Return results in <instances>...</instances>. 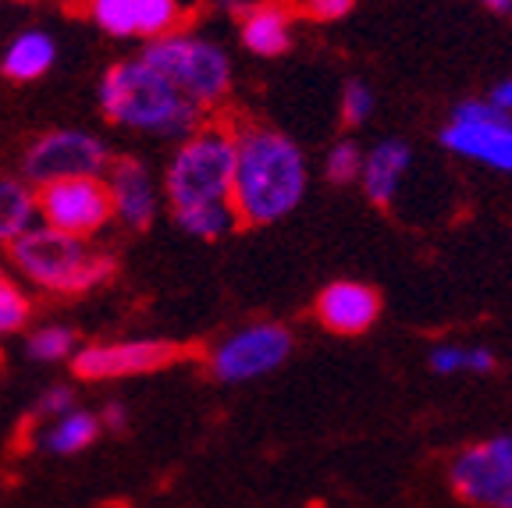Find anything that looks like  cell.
Returning a JSON list of instances; mask_svg holds the SVG:
<instances>
[{"instance_id": "obj_1", "label": "cell", "mask_w": 512, "mask_h": 508, "mask_svg": "<svg viewBox=\"0 0 512 508\" xmlns=\"http://www.w3.org/2000/svg\"><path fill=\"white\" fill-rule=\"evenodd\" d=\"M310 164L296 139L267 125L235 128V182L232 207L239 224L264 228L303 203Z\"/></svg>"}, {"instance_id": "obj_2", "label": "cell", "mask_w": 512, "mask_h": 508, "mask_svg": "<svg viewBox=\"0 0 512 508\" xmlns=\"http://www.w3.org/2000/svg\"><path fill=\"white\" fill-rule=\"evenodd\" d=\"M96 100L111 125L175 139V143H182L185 135L203 125L200 107H192L168 79H160L139 57L111 64L100 79Z\"/></svg>"}, {"instance_id": "obj_3", "label": "cell", "mask_w": 512, "mask_h": 508, "mask_svg": "<svg viewBox=\"0 0 512 508\" xmlns=\"http://www.w3.org/2000/svg\"><path fill=\"white\" fill-rule=\"evenodd\" d=\"M11 263L25 281L50 295H82L107 285L114 278V256L107 249H96L89 239H75L47 224H32L22 239L8 246Z\"/></svg>"}, {"instance_id": "obj_4", "label": "cell", "mask_w": 512, "mask_h": 508, "mask_svg": "<svg viewBox=\"0 0 512 508\" xmlns=\"http://www.w3.org/2000/svg\"><path fill=\"white\" fill-rule=\"evenodd\" d=\"M235 182V128L221 121H203L175 146L160 192L178 207H200V203H232Z\"/></svg>"}, {"instance_id": "obj_5", "label": "cell", "mask_w": 512, "mask_h": 508, "mask_svg": "<svg viewBox=\"0 0 512 508\" xmlns=\"http://www.w3.org/2000/svg\"><path fill=\"white\" fill-rule=\"evenodd\" d=\"M139 61L150 64L160 79H168L200 111H214L232 93V57L214 40L196 36V32L175 29L168 36L146 40V47L139 50Z\"/></svg>"}, {"instance_id": "obj_6", "label": "cell", "mask_w": 512, "mask_h": 508, "mask_svg": "<svg viewBox=\"0 0 512 508\" xmlns=\"http://www.w3.org/2000/svg\"><path fill=\"white\" fill-rule=\"evenodd\" d=\"M111 160V150L100 135L82 132V128H54L25 146L22 178L32 189L64 182V178H104Z\"/></svg>"}, {"instance_id": "obj_7", "label": "cell", "mask_w": 512, "mask_h": 508, "mask_svg": "<svg viewBox=\"0 0 512 508\" xmlns=\"http://www.w3.org/2000/svg\"><path fill=\"white\" fill-rule=\"evenodd\" d=\"M292 331L278 320H256L239 331L224 334L210 349L207 366L221 384H249L274 374L288 356H292Z\"/></svg>"}, {"instance_id": "obj_8", "label": "cell", "mask_w": 512, "mask_h": 508, "mask_svg": "<svg viewBox=\"0 0 512 508\" xmlns=\"http://www.w3.org/2000/svg\"><path fill=\"white\" fill-rule=\"evenodd\" d=\"M441 146L473 164L512 175V118L488 100H466L441 128Z\"/></svg>"}, {"instance_id": "obj_9", "label": "cell", "mask_w": 512, "mask_h": 508, "mask_svg": "<svg viewBox=\"0 0 512 508\" xmlns=\"http://www.w3.org/2000/svg\"><path fill=\"white\" fill-rule=\"evenodd\" d=\"M448 484L473 508H512V434L466 445L448 466Z\"/></svg>"}, {"instance_id": "obj_10", "label": "cell", "mask_w": 512, "mask_h": 508, "mask_svg": "<svg viewBox=\"0 0 512 508\" xmlns=\"http://www.w3.org/2000/svg\"><path fill=\"white\" fill-rule=\"evenodd\" d=\"M36 214L47 228L75 239H93L114 221L111 192L104 178H64L36 189Z\"/></svg>"}, {"instance_id": "obj_11", "label": "cell", "mask_w": 512, "mask_h": 508, "mask_svg": "<svg viewBox=\"0 0 512 508\" xmlns=\"http://www.w3.org/2000/svg\"><path fill=\"white\" fill-rule=\"evenodd\" d=\"M185 349L164 338H128V342H96L82 345L72 356V374L79 381H121V377L157 374L175 359H182Z\"/></svg>"}, {"instance_id": "obj_12", "label": "cell", "mask_w": 512, "mask_h": 508, "mask_svg": "<svg viewBox=\"0 0 512 508\" xmlns=\"http://www.w3.org/2000/svg\"><path fill=\"white\" fill-rule=\"evenodd\" d=\"M107 192H111V207L114 217L125 224L128 231H146L153 228L160 214V203H164V192H160L153 171L136 157H118L107 164L104 171Z\"/></svg>"}, {"instance_id": "obj_13", "label": "cell", "mask_w": 512, "mask_h": 508, "mask_svg": "<svg viewBox=\"0 0 512 508\" xmlns=\"http://www.w3.org/2000/svg\"><path fill=\"white\" fill-rule=\"evenodd\" d=\"M313 313L335 334H363L381 317V295L363 281H331L313 302Z\"/></svg>"}, {"instance_id": "obj_14", "label": "cell", "mask_w": 512, "mask_h": 508, "mask_svg": "<svg viewBox=\"0 0 512 508\" xmlns=\"http://www.w3.org/2000/svg\"><path fill=\"white\" fill-rule=\"evenodd\" d=\"M409 167H413V150L406 139H381L374 150L363 153L360 185L363 196L377 207H392L399 199V189L406 182Z\"/></svg>"}, {"instance_id": "obj_15", "label": "cell", "mask_w": 512, "mask_h": 508, "mask_svg": "<svg viewBox=\"0 0 512 508\" xmlns=\"http://www.w3.org/2000/svg\"><path fill=\"white\" fill-rule=\"evenodd\" d=\"M242 47L256 57H281L292 47V11L285 4H253L239 22Z\"/></svg>"}, {"instance_id": "obj_16", "label": "cell", "mask_w": 512, "mask_h": 508, "mask_svg": "<svg viewBox=\"0 0 512 508\" xmlns=\"http://www.w3.org/2000/svg\"><path fill=\"white\" fill-rule=\"evenodd\" d=\"M54 61H57L54 36L43 29H25L8 43L4 61H0V72L8 75L11 82H36L54 68Z\"/></svg>"}, {"instance_id": "obj_17", "label": "cell", "mask_w": 512, "mask_h": 508, "mask_svg": "<svg viewBox=\"0 0 512 508\" xmlns=\"http://www.w3.org/2000/svg\"><path fill=\"white\" fill-rule=\"evenodd\" d=\"M100 416L86 413V409H68L64 416L50 420L40 434V448L47 455H75L82 448H89L100 434Z\"/></svg>"}, {"instance_id": "obj_18", "label": "cell", "mask_w": 512, "mask_h": 508, "mask_svg": "<svg viewBox=\"0 0 512 508\" xmlns=\"http://www.w3.org/2000/svg\"><path fill=\"white\" fill-rule=\"evenodd\" d=\"M36 217H40L36 214V189L25 178H0V246L22 239Z\"/></svg>"}, {"instance_id": "obj_19", "label": "cell", "mask_w": 512, "mask_h": 508, "mask_svg": "<svg viewBox=\"0 0 512 508\" xmlns=\"http://www.w3.org/2000/svg\"><path fill=\"white\" fill-rule=\"evenodd\" d=\"M431 370L438 377H456V374H473L484 377L495 370V352L488 345H434L431 356H427Z\"/></svg>"}, {"instance_id": "obj_20", "label": "cell", "mask_w": 512, "mask_h": 508, "mask_svg": "<svg viewBox=\"0 0 512 508\" xmlns=\"http://www.w3.org/2000/svg\"><path fill=\"white\" fill-rule=\"evenodd\" d=\"M171 217H175V224L185 231V235H192V239H203V242L221 239V235H228V231L239 224L232 203H200V207H178V210H171Z\"/></svg>"}, {"instance_id": "obj_21", "label": "cell", "mask_w": 512, "mask_h": 508, "mask_svg": "<svg viewBox=\"0 0 512 508\" xmlns=\"http://www.w3.org/2000/svg\"><path fill=\"white\" fill-rule=\"evenodd\" d=\"M82 15L107 36H136V0H82Z\"/></svg>"}, {"instance_id": "obj_22", "label": "cell", "mask_w": 512, "mask_h": 508, "mask_svg": "<svg viewBox=\"0 0 512 508\" xmlns=\"http://www.w3.org/2000/svg\"><path fill=\"white\" fill-rule=\"evenodd\" d=\"M182 22V4L178 0H136V36L139 40H157L168 36Z\"/></svg>"}, {"instance_id": "obj_23", "label": "cell", "mask_w": 512, "mask_h": 508, "mask_svg": "<svg viewBox=\"0 0 512 508\" xmlns=\"http://www.w3.org/2000/svg\"><path fill=\"white\" fill-rule=\"evenodd\" d=\"M75 331L64 324H47L40 331H32V338L25 342V352L32 359H40V363H61V359H72L75 356Z\"/></svg>"}, {"instance_id": "obj_24", "label": "cell", "mask_w": 512, "mask_h": 508, "mask_svg": "<svg viewBox=\"0 0 512 508\" xmlns=\"http://www.w3.org/2000/svg\"><path fill=\"white\" fill-rule=\"evenodd\" d=\"M32 317V302L15 281L0 270V338H8V334H18Z\"/></svg>"}, {"instance_id": "obj_25", "label": "cell", "mask_w": 512, "mask_h": 508, "mask_svg": "<svg viewBox=\"0 0 512 508\" xmlns=\"http://www.w3.org/2000/svg\"><path fill=\"white\" fill-rule=\"evenodd\" d=\"M360 167H363V150L349 139L335 143L324 157V175L328 182L335 185H349V182H360Z\"/></svg>"}, {"instance_id": "obj_26", "label": "cell", "mask_w": 512, "mask_h": 508, "mask_svg": "<svg viewBox=\"0 0 512 508\" xmlns=\"http://www.w3.org/2000/svg\"><path fill=\"white\" fill-rule=\"evenodd\" d=\"M374 104H377V96H374V89H370L367 82L352 79V82H345V86H342V100H338V111H342V121L349 128L363 125V121H367L370 114H374Z\"/></svg>"}, {"instance_id": "obj_27", "label": "cell", "mask_w": 512, "mask_h": 508, "mask_svg": "<svg viewBox=\"0 0 512 508\" xmlns=\"http://www.w3.org/2000/svg\"><path fill=\"white\" fill-rule=\"evenodd\" d=\"M352 8H356V0H306V15L317 22H342Z\"/></svg>"}, {"instance_id": "obj_28", "label": "cell", "mask_w": 512, "mask_h": 508, "mask_svg": "<svg viewBox=\"0 0 512 508\" xmlns=\"http://www.w3.org/2000/svg\"><path fill=\"white\" fill-rule=\"evenodd\" d=\"M68 409H72V391L57 384V388H47V391H43L40 409H36V413H40L43 420H57V416H64Z\"/></svg>"}, {"instance_id": "obj_29", "label": "cell", "mask_w": 512, "mask_h": 508, "mask_svg": "<svg viewBox=\"0 0 512 508\" xmlns=\"http://www.w3.org/2000/svg\"><path fill=\"white\" fill-rule=\"evenodd\" d=\"M488 104H491V107H498V111L509 114V118H512V79H502L495 89H491Z\"/></svg>"}, {"instance_id": "obj_30", "label": "cell", "mask_w": 512, "mask_h": 508, "mask_svg": "<svg viewBox=\"0 0 512 508\" xmlns=\"http://www.w3.org/2000/svg\"><path fill=\"white\" fill-rule=\"evenodd\" d=\"M125 420H128V413L121 409V405H107L104 413H100V427H125Z\"/></svg>"}, {"instance_id": "obj_31", "label": "cell", "mask_w": 512, "mask_h": 508, "mask_svg": "<svg viewBox=\"0 0 512 508\" xmlns=\"http://www.w3.org/2000/svg\"><path fill=\"white\" fill-rule=\"evenodd\" d=\"M488 11H498V15H509L512 11V0H480Z\"/></svg>"}, {"instance_id": "obj_32", "label": "cell", "mask_w": 512, "mask_h": 508, "mask_svg": "<svg viewBox=\"0 0 512 508\" xmlns=\"http://www.w3.org/2000/svg\"><path fill=\"white\" fill-rule=\"evenodd\" d=\"M22 4H29V0H22Z\"/></svg>"}]
</instances>
